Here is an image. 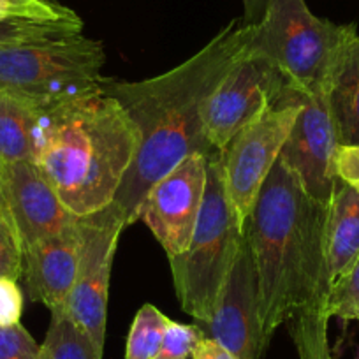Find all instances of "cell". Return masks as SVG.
<instances>
[{"instance_id": "cell-1", "label": "cell", "mask_w": 359, "mask_h": 359, "mask_svg": "<svg viewBox=\"0 0 359 359\" xmlns=\"http://www.w3.org/2000/svg\"><path fill=\"white\" fill-rule=\"evenodd\" d=\"M255 23L233 20L198 53L171 71L143 81L104 78L101 88L120 102L140 141L113 205L127 226L137 222L144 196L158 180L192 154L212 155L205 134L210 95L248 53Z\"/></svg>"}, {"instance_id": "cell-2", "label": "cell", "mask_w": 359, "mask_h": 359, "mask_svg": "<svg viewBox=\"0 0 359 359\" xmlns=\"http://www.w3.org/2000/svg\"><path fill=\"white\" fill-rule=\"evenodd\" d=\"M327 208L278 157L243 227L254 259L266 345L299 310L327 299Z\"/></svg>"}, {"instance_id": "cell-3", "label": "cell", "mask_w": 359, "mask_h": 359, "mask_svg": "<svg viewBox=\"0 0 359 359\" xmlns=\"http://www.w3.org/2000/svg\"><path fill=\"white\" fill-rule=\"evenodd\" d=\"M137 141L126 109L101 88L44 115L36 164L64 205L85 217L113 205Z\"/></svg>"}, {"instance_id": "cell-4", "label": "cell", "mask_w": 359, "mask_h": 359, "mask_svg": "<svg viewBox=\"0 0 359 359\" xmlns=\"http://www.w3.org/2000/svg\"><path fill=\"white\" fill-rule=\"evenodd\" d=\"M104 62L102 43L83 34L0 44V92L46 115L99 92Z\"/></svg>"}, {"instance_id": "cell-5", "label": "cell", "mask_w": 359, "mask_h": 359, "mask_svg": "<svg viewBox=\"0 0 359 359\" xmlns=\"http://www.w3.org/2000/svg\"><path fill=\"white\" fill-rule=\"evenodd\" d=\"M355 37L354 23L337 25L319 18L305 0H268L261 22L255 23L250 51L273 62L292 88L330 94Z\"/></svg>"}, {"instance_id": "cell-6", "label": "cell", "mask_w": 359, "mask_h": 359, "mask_svg": "<svg viewBox=\"0 0 359 359\" xmlns=\"http://www.w3.org/2000/svg\"><path fill=\"white\" fill-rule=\"evenodd\" d=\"M243 241V227L227 194L219 151L208 157V182L194 234L182 254L169 257L176 298L185 313L210 323Z\"/></svg>"}, {"instance_id": "cell-7", "label": "cell", "mask_w": 359, "mask_h": 359, "mask_svg": "<svg viewBox=\"0 0 359 359\" xmlns=\"http://www.w3.org/2000/svg\"><path fill=\"white\" fill-rule=\"evenodd\" d=\"M302 99L303 92L289 85L275 104L238 130L219 151L227 194L241 227H245L264 180L280 157L302 109Z\"/></svg>"}, {"instance_id": "cell-8", "label": "cell", "mask_w": 359, "mask_h": 359, "mask_svg": "<svg viewBox=\"0 0 359 359\" xmlns=\"http://www.w3.org/2000/svg\"><path fill=\"white\" fill-rule=\"evenodd\" d=\"M127 224L115 205L79 217V262L74 287L67 302L72 319L90 334L97 351L104 352L108 323V292L111 266Z\"/></svg>"}, {"instance_id": "cell-9", "label": "cell", "mask_w": 359, "mask_h": 359, "mask_svg": "<svg viewBox=\"0 0 359 359\" xmlns=\"http://www.w3.org/2000/svg\"><path fill=\"white\" fill-rule=\"evenodd\" d=\"M287 86L273 62L248 50L217 85L206 104L205 134L213 150H222L238 130L275 104Z\"/></svg>"}, {"instance_id": "cell-10", "label": "cell", "mask_w": 359, "mask_h": 359, "mask_svg": "<svg viewBox=\"0 0 359 359\" xmlns=\"http://www.w3.org/2000/svg\"><path fill=\"white\" fill-rule=\"evenodd\" d=\"M208 157L192 154L161 178L144 196L137 220L151 231L168 257L189 247L201 213L208 182Z\"/></svg>"}, {"instance_id": "cell-11", "label": "cell", "mask_w": 359, "mask_h": 359, "mask_svg": "<svg viewBox=\"0 0 359 359\" xmlns=\"http://www.w3.org/2000/svg\"><path fill=\"white\" fill-rule=\"evenodd\" d=\"M340 147L327 94H303L302 109L280 151V161L296 172L305 191L330 205L337 185L334 155Z\"/></svg>"}, {"instance_id": "cell-12", "label": "cell", "mask_w": 359, "mask_h": 359, "mask_svg": "<svg viewBox=\"0 0 359 359\" xmlns=\"http://www.w3.org/2000/svg\"><path fill=\"white\" fill-rule=\"evenodd\" d=\"M199 327L238 359H261L268 351L259 326L257 280L245 234L215 313Z\"/></svg>"}, {"instance_id": "cell-13", "label": "cell", "mask_w": 359, "mask_h": 359, "mask_svg": "<svg viewBox=\"0 0 359 359\" xmlns=\"http://www.w3.org/2000/svg\"><path fill=\"white\" fill-rule=\"evenodd\" d=\"M4 198L23 248L69 229L79 219L64 205L36 162H6Z\"/></svg>"}, {"instance_id": "cell-14", "label": "cell", "mask_w": 359, "mask_h": 359, "mask_svg": "<svg viewBox=\"0 0 359 359\" xmlns=\"http://www.w3.org/2000/svg\"><path fill=\"white\" fill-rule=\"evenodd\" d=\"M79 220V219H78ZM78 222L23 248V273L30 299L50 310L67 306L79 262Z\"/></svg>"}, {"instance_id": "cell-15", "label": "cell", "mask_w": 359, "mask_h": 359, "mask_svg": "<svg viewBox=\"0 0 359 359\" xmlns=\"http://www.w3.org/2000/svg\"><path fill=\"white\" fill-rule=\"evenodd\" d=\"M359 255V192L337 180L327 208L326 262L330 287Z\"/></svg>"}, {"instance_id": "cell-16", "label": "cell", "mask_w": 359, "mask_h": 359, "mask_svg": "<svg viewBox=\"0 0 359 359\" xmlns=\"http://www.w3.org/2000/svg\"><path fill=\"white\" fill-rule=\"evenodd\" d=\"M44 115L0 92V157L36 162L43 144Z\"/></svg>"}, {"instance_id": "cell-17", "label": "cell", "mask_w": 359, "mask_h": 359, "mask_svg": "<svg viewBox=\"0 0 359 359\" xmlns=\"http://www.w3.org/2000/svg\"><path fill=\"white\" fill-rule=\"evenodd\" d=\"M327 99L340 144H359V34L334 76Z\"/></svg>"}, {"instance_id": "cell-18", "label": "cell", "mask_w": 359, "mask_h": 359, "mask_svg": "<svg viewBox=\"0 0 359 359\" xmlns=\"http://www.w3.org/2000/svg\"><path fill=\"white\" fill-rule=\"evenodd\" d=\"M39 359H102L90 334L72 319L67 306L51 310V323L39 345Z\"/></svg>"}, {"instance_id": "cell-19", "label": "cell", "mask_w": 359, "mask_h": 359, "mask_svg": "<svg viewBox=\"0 0 359 359\" xmlns=\"http://www.w3.org/2000/svg\"><path fill=\"white\" fill-rule=\"evenodd\" d=\"M326 299L299 310L289 319V333L298 359H334L330 345Z\"/></svg>"}, {"instance_id": "cell-20", "label": "cell", "mask_w": 359, "mask_h": 359, "mask_svg": "<svg viewBox=\"0 0 359 359\" xmlns=\"http://www.w3.org/2000/svg\"><path fill=\"white\" fill-rule=\"evenodd\" d=\"M169 317H165L157 306L147 305L137 310L127 337L126 359H155L161 348L162 337Z\"/></svg>"}, {"instance_id": "cell-21", "label": "cell", "mask_w": 359, "mask_h": 359, "mask_svg": "<svg viewBox=\"0 0 359 359\" xmlns=\"http://www.w3.org/2000/svg\"><path fill=\"white\" fill-rule=\"evenodd\" d=\"M0 20L83 25L81 18L72 9L55 0H0Z\"/></svg>"}, {"instance_id": "cell-22", "label": "cell", "mask_w": 359, "mask_h": 359, "mask_svg": "<svg viewBox=\"0 0 359 359\" xmlns=\"http://www.w3.org/2000/svg\"><path fill=\"white\" fill-rule=\"evenodd\" d=\"M330 317H338L344 323L358 320L359 316V255L351 268L331 284L326 299Z\"/></svg>"}, {"instance_id": "cell-23", "label": "cell", "mask_w": 359, "mask_h": 359, "mask_svg": "<svg viewBox=\"0 0 359 359\" xmlns=\"http://www.w3.org/2000/svg\"><path fill=\"white\" fill-rule=\"evenodd\" d=\"M83 25L72 23H36L18 20H0V44L29 43V41L50 39V37L81 34Z\"/></svg>"}, {"instance_id": "cell-24", "label": "cell", "mask_w": 359, "mask_h": 359, "mask_svg": "<svg viewBox=\"0 0 359 359\" xmlns=\"http://www.w3.org/2000/svg\"><path fill=\"white\" fill-rule=\"evenodd\" d=\"M23 273V241L8 206H0V278L18 280Z\"/></svg>"}, {"instance_id": "cell-25", "label": "cell", "mask_w": 359, "mask_h": 359, "mask_svg": "<svg viewBox=\"0 0 359 359\" xmlns=\"http://www.w3.org/2000/svg\"><path fill=\"white\" fill-rule=\"evenodd\" d=\"M205 338L198 324H180L169 319L162 337L161 348L155 359H189L198 347L199 341Z\"/></svg>"}, {"instance_id": "cell-26", "label": "cell", "mask_w": 359, "mask_h": 359, "mask_svg": "<svg viewBox=\"0 0 359 359\" xmlns=\"http://www.w3.org/2000/svg\"><path fill=\"white\" fill-rule=\"evenodd\" d=\"M0 359H39V345L20 323L0 326Z\"/></svg>"}, {"instance_id": "cell-27", "label": "cell", "mask_w": 359, "mask_h": 359, "mask_svg": "<svg viewBox=\"0 0 359 359\" xmlns=\"http://www.w3.org/2000/svg\"><path fill=\"white\" fill-rule=\"evenodd\" d=\"M23 312V294L16 280L0 278V326L18 324Z\"/></svg>"}, {"instance_id": "cell-28", "label": "cell", "mask_w": 359, "mask_h": 359, "mask_svg": "<svg viewBox=\"0 0 359 359\" xmlns=\"http://www.w3.org/2000/svg\"><path fill=\"white\" fill-rule=\"evenodd\" d=\"M334 172L338 180L359 192V144H340L337 148Z\"/></svg>"}, {"instance_id": "cell-29", "label": "cell", "mask_w": 359, "mask_h": 359, "mask_svg": "<svg viewBox=\"0 0 359 359\" xmlns=\"http://www.w3.org/2000/svg\"><path fill=\"white\" fill-rule=\"evenodd\" d=\"M192 359H238L229 348L224 347L213 338L205 337L192 352Z\"/></svg>"}, {"instance_id": "cell-30", "label": "cell", "mask_w": 359, "mask_h": 359, "mask_svg": "<svg viewBox=\"0 0 359 359\" xmlns=\"http://www.w3.org/2000/svg\"><path fill=\"white\" fill-rule=\"evenodd\" d=\"M245 9V23H259L261 22L262 15H264L266 2L268 0H241Z\"/></svg>"}, {"instance_id": "cell-31", "label": "cell", "mask_w": 359, "mask_h": 359, "mask_svg": "<svg viewBox=\"0 0 359 359\" xmlns=\"http://www.w3.org/2000/svg\"><path fill=\"white\" fill-rule=\"evenodd\" d=\"M4 168H6V162L2 161V157H0V206L6 205V198H4Z\"/></svg>"}, {"instance_id": "cell-32", "label": "cell", "mask_w": 359, "mask_h": 359, "mask_svg": "<svg viewBox=\"0 0 359 359\" xmlns=\"http://www.w3.org/2000/svg\"><path fill=\"white\" fill-rule=\"evenodd\" d=\"M354 359H359V347L355 348V355H354Z\"/></svg>"}, {"instance_id": "cell-33", "label": "cell", "mask_w": 359, "mask_h": 359, "mask_svg": "<svg viewBox=\"0 0 359 359\" xmlns=\"http://www.w3.org/2000/svg\"><path fill=\"white\" fill-rule=\"evenodd\" d=\"M358 320H359V316H358Z\"/></svg>"}]
</instances>
